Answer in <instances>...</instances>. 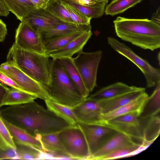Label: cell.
<instances>
[{
	"label": "cell",
	"mask_w": 160,
	"mask_h": 160,
	"mask_svg": "<svg viewBox=\"0 0 160 160\" xmlns=\"http://www.w3.org/2000/svg\"><path fill=\"white\" fill-rule=\"evenodd\" d=\"M4 120L35 137L59 132L71 126L34 100L0 109Z\"/></svg>",
	"instance_id": "6da1fadb"
},
{
	"label": "cell",
	"mask_w": 160,
	"mask_h": 160,
	"mask_svg": "<svg viewBox=\"0 0 160 160\" xmlns=\"http://www.w3.org/2000/svg\"><path fill=\"white\" fill-rule=\"evenodd\" d=\"M117 35L122 40L144 49L160 47V25L148 19L118 16L113 21Z\"/></svg>",
	"instance_id": "7a4b0ae2"
},
{
	"label": "cell",
	"mask_w": 160,
	"mask_h": 160,
	"mask_svg": "<svg viewBox=\"0 0 160 160\" xmlns=\"http://www.w3.org/2000/svg\"><path fill=\"white\" fill-rule=\"evenodd\" d=\"M49 58L45 53L21 48L14 43L9 50L6 62L16 66L43 87L50 82Z\"/></svg>",
	"instance_id": "3957f363"
},
{
	"label": "cell",
	"mask_w": 160,
	"mask_h": 160,
	"mask_svg": "<svg viewBox=\"0 0 160 160\" xmlns=\"http://www.w3.org/2000/svg\"><path fill=\"white\" fill-rule=\"evenodd\" d=\"M50 75L49 84L43 87L50 100L73 108L85 99L57 59L50 60Z\"/></svg>",
	"instance_id": "277c9868"
},
{
	"label": "cell",
	"mask_w": 160,
	"mask_h": 160,
	"mask_svg": "<svg viewBox=\"0 0 160 160\" xmlns=\"http://www.w3.org/2000/svg\"><path fill=\"white\" fill-rule=\"evenodd\" d=\"M107 41L111 48L135 64L145 78L147 87H153L160 82V70L153 67L146 60L142 58L128 46L112 37H108Z\"/></svg>",
	"instance_id": "5b68a950"
},
{
	"label": "cell",
	"mask_w": 160,
	"mask_h": 160,
	"mask_svg": "<svg viewBox=\"0 0 160 160\" xmlns=\"http://www.w3.org/2000/svg\"><path fill=\"white\" fill-rule=\"evenodd\" d=\"M102 52L98 50L91 52H78L72 58L87 89L90 92L97 86V74Z\"/></svg>",
	"instance_id": "8992f818"
},
{
	"label": "cell",
	"mask_w": 160,
	"mask_h": 160,
	"mask_svg": "<svg viewBox=\"0 0 160 160\" xmlns=\"http://www.w3.org/2000/svg\"><path fill=\"white\" fill-rule=\"evenodd\" d=\"M59 138L73 159H89L90 157L84 136L77 124L60 131Z\"/></svg>",
	"instance_id": "52a82bcc"
},
{
	"label": "cell",
	"mask_w": 160,
	"mask_h": 160,
	"mask_svg": "<svg viewBox=\"0 0 160 160\" xmlns=\"http://www.w3.org/2000/svg\"><path fill=\"white\" fill-rule=\"evenodd\" d=\"M0 71L12 79L23 91L44 100H50L43 86L15 65L7 62L0 65Z\"/></svg>",
	"instance_id": "ba28073f"
},
{
	"label": "cell",
	"mask_w": 160,
	"mask_h": 160,
	"mask_svg": "<svg viewBox=\"0 0 160 160\" xmlns=\"http://www.w3.org/2000/svg\"><path fill=\"white\" fill-rule=\"evenodd\" d=\"M77 125L84 136L90 158L118 132L106 123L87 124L78 122Z\"/></svg>",
	"instance_id": "9c48e42d"
},
{
	"label": "cell",
	"mask_w": 160,
	"mask_h": 160,
	"mask_svg": "<svg viewBox=\"0 0 160 160\" xmlns=\"http://www.w3.org/2000/svg\"><path fill=\"white\" fill-rule=\"evenodd\" d=\"M138 117L136 113H130L112 118L105 123L135 142L141 144L143 141L142 128Z\"/></svg>",
	"instance_id": "30bf717a"
},
{
	"label": "cell",
	"mask_w": 160,
	"mask_h": 160,
	"mask_svg": "<svg viewBox=\"0 0 160 160\" xmlns=\"http://www.w3.org/2000/svg\"><path fill=\"white\" fill-rule=\"evenodd\" d=\"M14 43L21 48L44 53L41 33L24 21H21L16 30Z\"/></svg>",
	"instance_id": "8fae6325"
},
{
	"label": "cell",
	"mask_w": 160,
	"mask_h": 160,
	"mask_svg": "<svg viewBox=\"0 0 160 160\" xmlns=\"http://www.w3.org/2000/svg\"><path fill=\"white\" fill-rule=\"evenodd\" d=\"M72 109L78 122L87 124H106L101 118L102 113L98 101L88 97Z\"/></svg>",
	"instance_id": "7c38bea8"
},
{
	"label": "cell",
	"mask_w": 160,
	"mask_h": 160,
	"mask_svg": "<svg viewBox=\"0 0 160 160\" xmlns=\"http://www.w3.org/2000/svg\"><path fill=\"white\" fill-rule=\"evenodd\" d=\"M22 21L27 22L40 33L64 22L45 9L36 8H32Z\"/></svg>",
	"instance_id": "4fadbf2b"
},
{
	"label": "cell",
	"mask_w": 160,
	"mask_h": 160,
	"mask_svg": "<svg viewBox=\"0 0 160 160\" xmlns=\"http://www.w3.org/2000/svg\"><path fill=\"white\" fill-rule=\"evenodd\" d=\"M91 30L84 32L72 40L63 47L47 54L52 59L62 58H71L82 51L83 48L92 35Z\"/></svg>",
	"instance_id": "5bb4252c"
},
{
	"label": "cell",
	"mask_w": 160,
	"mask_h": 160,
	"mask_svg": "<svg viewBox=\"0 0 160 160\" xmlns=\"http://www.w3.org/2000/svg\"><path fill=\"white\" fill-rule=\"evenodd\" d=\"M142 88L129 86L121 82H117L99 89L88 97L92 99L100 101L138 90Z\"/></svg>",
	"instance_id": "9a60e30c"
},
{
	"label": "cell",
	"mask_w": 160,
	"mask_h": 160,
	"mask_svg": "<svg viewBox=\"0 0 160 160\" xmlns=\"http://www.w3.org/2000/svg\"><path fill=\"white\" fill-rule=\"evenodd\" d=\"M148 97V94L145 92L134 101L112 111L102 114L101 118L102 121L105 123L116 117L130 113H135L139 116Z\"/></svg>",
	"instance_id": "2e32d148"
},
{
	"label": "cell",
	"mask_w": 160,
	"mask_h": 160,
	"mask_svg": "<svg viewBox=\"0 0 160 160\" xmlns=\"http://www.w3.org/2000/svg\"><path fill=\"white\" fill-rule=\"evenodd\" d=\"M90 25H78L63 22L55 27L47 29L41 33L43 42L49 39L79 31L91 30Z\"/></svg>",
	"instance_id": "e0dca14e"
},
{
	"label": "cell",
	"mask_w": 160,
	"mask_h": 160,
	"mask_svg": "<svg viewBox=\"0 0 160 160\" xmlns=\"http://www.w3.org/2000/svg\"><path fill=\"white\" fill-rule=\"evenodd\" d=\"M136 143H138L127 136L118 132L91 156L89 160H98L100 158L118 148Z\"/></svg>",
	"instance_id": "ac0fdd59"
},
{
	"label": "cell",
	"mask_w": 160,
	"mask_h": 160,
	"mask_svg": "<svg viewBox=\"0 0 160 160\" xmlns=\"http://www.w3.org/2000/svg\"><path fill=\"white\" fill-rule=\"evenodd\" d=\"M145 92V88L125 93L117 97L98 101L102 114L112 111L137 99Z\"/></svg>",
	"instance_id": "d6986e66"
},
{
	"label": "cell",
	"mask_w": 160,
	"mask_h": 160,
	"mask_svg": "<svg viewBox=\"0 0 160 160\" xmlns=\"http://www.w3.org/2000/svg\"><path fill=\"white\" fill-rule=\"evenodd\" d=\"M57 59L69 78L79 89L83 97L86 98L88 97L90 92L85 87L74 63L72 58H62Z\"/></svg>",
	"instance_id": "ffe728a7"
},
{
	"label": "cell",
	"mask_w": 160,
	"mask_h": 160,
	"mask_svg": "<svg viewBox=\"0 0 160 160\" xmlns=\"http://www.w3.org/2000/svg\"><path fill=\"white\" fill-rule=\"evenodd\" d=\"M3 119L11 133L15 145H29L38 149L42 151L41 144L35 137L24 130Z\"/></svg>",
	"instance_id": "44dd1931"
},
{
	"label": "cell",
	"mask_w": 160,
	"mask_h": 160,
	"mask_svg": "<svg viewBox=\"0 0 160 160\" xmlns=\"http://www.w3.org/2000/svg\"><path fill=\"white\" fill-rule=\"evenodd\" d=\"M59 132L44 135L38 134L35 138L40 142L43 152L58 153L71 157L68 154L59 138Z\"/></svg>",
	"instance_id": "7402d4cb"
},
{
	"label": "cell",
	"mask_w": 160,
	"mask_h": 160,
	"mask_svg": "<svg viewBox=\"0 0 160 160\" xmlns=\"http://www.w3.org/2000/svg\"><path fill=\"white\" fill-rule=\"evenodd\" d=\"M61 0L63 3L91 18L101 17L104 13L107 3L104 1H98L92 5L86 6L79 4L72 0Z\"/></svg>",
	"instance_id": "603a6c76"
},
{
	"label": "cell",
	"mask_w": 160,
	"mask_h": 160,
	"mask_svg": "<svg viewBox=\"0 0 160 160\" xmlns=\"http://www.w3.org/2000/svg\"><path fill=\"white\" fill-rule=\"evenodd\" d=\"M160 82L150 96L148 98L138 118L146 120L160 112Z\"/></svg>",
	"instance_id": "cb8c5ba5"
},
{
	"label": "cell",
	"mask_w": 160,
	"mask_h": 160,
	"mask_svg": "<svg viewBox=\"0 0 160 160\" xmlns=\"http://www.w3.org/2000/svg\"><path fill=\"white\" fill-rule=\"evenodd\" d=\"M37 98L35 96L25 92L8 87L1 107L24 104L34 101Z\"/></svg>",
	"instance_id": "d4e9b609"
},
{
	"label": "cell",
	"mask_w": 160,
	"mask_h": 160,
	"mask_svg": "<svg viewBox=\"0 0 160 160\" xmlns=\"http://www.w3.org/2000/svg\"><path fill=\"white\" fill-rule=\"evenodd\" d=\"M2 0L9 12L13 13L21 21L32 8H36L30 0Z\"/></svg>",
	"instance_id": "484cf974"
},
{
	"label": "cell",
	"mask_w": 160,
	"mask_h": 160,
	"mask_svg": "<svg viewBox=\"0 0 160 160\" xmlns=\"http://www.w3.org/2000/svg\"><path fill=\"white\" fill-rule=\"evenodd\" d=\"M47 109L71 125H76L78 120L72 108L51 100L45 101Z\"/></svg>",
	"instance_id": "4316f807"
},
{
	"label": "cell",
	"mask_w": 160,
	"mask_h": 160,
	"mask_svg": "<svg viewBox=\"0 0 160 160\" xmlns=\"http://www.w3.org/2000/svg\"><path fill=\"white\" fill-rule=\"evenodd\" d=\"M85 32H76L56 37L44 41L43 44L44 53L47 55L51 52L63 47Z\"/></svg>",
	"instance_id": "83f0119b"
},
{
	"label": "cell",
	"mask_w": 160,
	"mask_h": 160,
	"mask_svg": "<svg viewBox=\"0 0 160 160\" xmlns=\"http://www.w3.org/2000/svg\"><path fill=\"white\" fill-rule=\"evenodd\" d=\"M147 119L146 125L142 128V142L151 144L160 134V112Z\"/></svg>",
	"instance_id": "f1b7e54d"
},
{
	"label": "cell",
	"mask_w": 160,
	"mask_h": 160,
	"mask_svg": "<svg viewBox=\"0 0 160 160\" xmlns=\"http://www.w3.org/2000/svg\"><path fill=\"white\" fill-rule=\"evenodd\" d=\"M147 148L142 143H136L118 148L100 158L98 160H110L129 157L138 154Z\"/></svg>",
	"instance_id": "f546056e"
},
{
	"label": "cell",
	"mask_w": 160,
	"mask_h": 160,
	"mask_svg": "<svg viewBox=\"0 0 160 160\" xmlns=\"http://www.w3.org/2000/svg\"><path fill=\"white\" fill-rule=\"evenodd\" d=\"M142 0H113L106 6V15L114 16L123 13L128 8L140 2Z\"/></svg>",
	"instance_id": "4dcf8cb0"
},
{
	"label": "cell",
	"mask_w": 160,
	"mask_h": 160,
	"mask_svg": "<svg viewBox=\"0 0 160 160\" xmlns=\"http://www.w3.org/2000/svg\"><path fill=\"white\" fill-rule=\"evenodd\" d=\"M45 9L63 22L74 23L61 0H49Z\"/></svg>",
	"instance_id": "1f68e13d"
},
{
	"label": "cell",
	"mask_w": 160,
	"mask_h": 160,
	"mask_svg": "<svg viewBox=\"0 0 160 160\" xmlns=\"http://www.w3.org/2000/svg\"><path fill=\"white\" fill-rule=\"evenodd\" d=\"M16 145L18 159H42L43 152L41 150L29 145L20 144Z\"/></svg>",
	"instance_id": "d6a6232c"
},
{
	"label": "cell",
	"mask_w": 160,
	"mask_h": 160,
	"mask_svg": "<svg viewBox=\"0 0 160 160\" xmlns=\"http://www.w3.org/2000/svg\"><path fill=\"white\" fill-rule=\"evenodd\" d=\"M16 148L11 133L0 115V149Z\"/></svg>",
	"instance_id": "836d02e7"
},
{
	"label": "cell",
	"mask_w": 160,
	"mask_h": 160,
	"mask_svg": "<svg viewBox=\"0 0 160 160\" xmlns=\"http://www.w3.org/2000/svg\"><path fill=\"white\" fill-rule=\"evenodd\" d=\"M62 3L74 23L78 25H90L92 18L85 16L68 5Z\"/></svg>",
	"instance_id": "e575fe53"
},
{
	"label": "cell",
	"mask_w": 160,
	"mask_h": 160,
	"mask_svg": "<svg viewBox=\"0 0 160 160\" xmlns=\"http://www.w3.org/2000/svg\"><path fill=\"white\" fill-rule=\"evenodd\" d=\"M18 159L16 148L0 149V160Z\"/></svg>",
	"instance_id": "d590c367"
},
{
	"label": "cell",
	"mask_w": 160,
	"mask_h": 160,
	"mask_svg": "<svg viewBox=\"0 0 160 160\" xmlns=\"http://www.w3.org/2000/svg\"><path fill=\"white\" fill-rule=\"evenodd\" d=\"M0 82L2 83L9 86L11 88L23 91L22 89L12 79L0 71Z\"/></svg>",
	"instance_id": "8d00e7d4"
},
{
	"label": "cell",
	"mask_w": 160,
	"mask_h": 160,
	"mask_svg": "<svg viewBox=\"0 0 160 160\" xmlns=\"http://www.w3.org/2000/svg\"><path fill=\"white\" fill-rule=\"evenodd\" d=\"M7 34L6 25L0 19V42H3L5 39Z\"/></svg>",
	"instance_id": "74e56055"
},
{
	"label": "cell",
	"mask_w": 160,
	"mask_h": 160,
	"mask_svg": "<svg viewBox=\"0 0 160 160\" xmlns=\"http://www.w3.org/2000/svg\"><path fill=\"white\" fill-rule=\"evenodd\" d=\"M34 6L38 8L45 9L49 0H30Z\"/></svg>",
	"instance_id": "f35d334b"
},
{
	"label": "cell",
	"mask_w": 160,
	"mask_h": 160,
	"mask_svg": "<svg viewBox=\"0 0 160 160\" xmlns=\"http://www.w3.org/2000/svg\"><path fill=\"white\" fill-rule=\"evenodd\" d=\"M8 87L6 85L0 83V108L1 104L6 93Z\"/></svg>",
	"instance_id": "ab89813d"
},
{
	"label": "cell",
	"mask_w": 160,
	"mask_h": 160,
	"mask_svg": "<svg viewBox=\"0 0 160 160\" xmlns=\"http://www.w3.org/2000/svg\"><path fill=\"white\" fill-rule=\"evenodd\" d=\"M9 11L6 7L2 0H0V16H7Z\"/></svg>",
	"instance_id": "60d3db41"
},
{
	"label": "cell",
	"mask_w": 160,
	"mask_h": 160,
	"mask_svg": "<svg viewBox=\"0 0 160 160\" xmlns=\"http://www.w3.org/2000/svg\"><path fill=\"white\" fill-rule=\"evenodd\" d=\"M151 20L155 22L160 25V7H159L155 12L152 17Z\"/></svg>",
	"instance_id": "b9f144b4"
},
{
	"label": "cell",
	"mask_w": 160,
	"mask_h": 160,
	"mask_svg": "<svg viewBox=\"0 0 160 160\" xmlns=\"http://www.w3.org/2000/svg\"><path fill=\"white\" fill-rule=\"evenodd\" d=\"M99 1H104L105 2L107 3L108 2L109 0H93Z\"/></svg>",
	"instance_id": "7bdbcfd3"
},
{
	"label": "cell",
	"mask_w": 160,
	"mask_h": 160,
	"mask_svg": "<svg viewBox=\"0 0 160 160\" xmlns=\"http://www.w3.org/2000/svg\"></svg>",
	"instance_id": "ee69618b"
}]
</instances>
